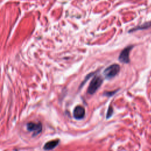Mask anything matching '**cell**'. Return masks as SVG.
Here are the masks:
<instances>
[{
	"instance_id": "cell-4",
	"label": "cell",
	"mask_w": 151,
	"mask_h": 151,
	"mask_svg": "<svg viewBox=\"0 0 151 151\" xmlns=\"http://www.w3.org/2000/svg\"><path fill=\"white\" fill-rule=\"evenodd\" d=\"M133 46H129L124 49L121 53L119 56V60L123 63L128 64L130 62L129 54L131 51L132 50Z\"/></svg>"
},
{
	"instance_id": "cell-7",
	"label": "cell",
	"mask_w": 151,
	"mask_h": 151,
	"mask_svg": "<svg viewBox=\"0 0 151 151\" xmlns=\"http://www.w3.org/2000/svg\"><path fill=\"white\" fill-rule=\"evenodd\" d=\"M150 27H151V21L142 24L141 25H139V26H138V27H136L135 28H133L132 30H131L129 31V32H133V31H137V30H140L147 29V28H149Z\"/></svg>"
},
{
	"instance_id": "cell-1",
	"label": "cell",
	"mask_w": 151,
	"mask_h": 151,
	"mask_svg": "<svg viewBox=\"0 0 151 151\" xmlns=\"http://www.w3.org/2000/svg\"><path fill=\"white\" fill-rule=\"evenodd\" d=\"M120 70V66L118 64H113L108 66L103 71L104 78L107 80H110L115 78L119 73Z\"/></svg>"
},
{
	"instance_id": "cell-3",
	"label": "cell",
	"mask_w": 151,
	"mask_h": 151,
	"mask_svg": "<svg viewBox=\"0 0 151 151\" xmlns=\"http://www.w3.org/2000/svg\"><path fill=\"white\" fill-rule=\"evenodd\" d=\"M27 129L29 132H33L32 136H35L39 135L42 131V125L40 122H30L27 124Z\"/></svg>"
},
{
	"instance_id": "cell-8",
	"label": "cell",
	"mask_w": 151,
	"mask_h": 151,
	"mask_svg": "<svg viewBox=\"0 0 151 151\" xmlns=\"http://www.w3.org/2000/svg\"><path fill=\"white\" fill-rule=\"evenodd\" d=\"M113 108L111 107V106H109V109L107 110V114H106V119H109L113 115Z\"/></svg>"
},
{
	"instance_id": "cell-9",
	"label": "cell",
	"mask_w": 151,
	"mask_h": 151,
	"mask_svg": "<svg viewBox=\"0 0 151 151\" xmlns=\"http://www.w3.org/2000/svg\"><path fill=\"white\" fill-rule=\"evenodd\" d=\"M118 92V90H115V91H112V92H106L103 93V95L104 96H106L107 97H110L113 95H114L115 93H116V92Z\"/></svg>"
},
{
	"instance_id": "cell-6",
	"label": "cell",
	"mask_w": 151,
	"mask_h": 151,
	"mask_svg": "<svg viewBox=\"0 0 151 151\" xmlns=\"http://www.w3.org/2000/svg\"><path fill=\"white\" fill-rule=\"evenodd\" d=\"M59 140H53L47 142L44 146V150H52L56 147L59 144Z\"/></svg>"
},
{
	"instance_id": "cell-5",
	"label": "cell",
	"mask_w": 151,
	"mask_h": 151,
	"mask_svg": "<svg viewBox=\"0 0 151 151\" xmlns=\"http://www.w3.org/2000/svg\"><path fill=\"white\" fill-rule=\"evenodd\" d=\"M85 109L82 106H76L73 110V116L76 119H82L85 117Z\"/></svg>"
},
{
	"instance_id": "cell-10",
	"label": "cell",
	"mask_w": 151,
	"mask_h": 151,
	"mask_svg": "<svg viewBox=\"0 0 151 151\" xmlns=\"http://www.w3.org/2000/svg\"><path fill=\"white\" fill-rule=\"evenodd\" d=\"M94 73H90V74H88L87 76V77H86V79H85V81L82 83V84L81 85V86L80 87H82L83 86V85L85 83H86V82L87 81V80L92 76L93 74Z\"/></svg>"
},
{
	"instance_id": "cell-2",
	"label": "cell",
	"mask_w": 151,
	"mask_h": 151,
	"mask_svg": "<svg viewBox=\"0 0 151 151\" xmlns=\"http://www.w3.org/2000/svg\"><path fill=\"white\" fill-rule=\"evenodd\" d=\"M103 82V79L101 76H96L90 83V85L87 89V93L90 95L95 93L96 91L100 87Z\"/></svg>"
}]
</instances>
